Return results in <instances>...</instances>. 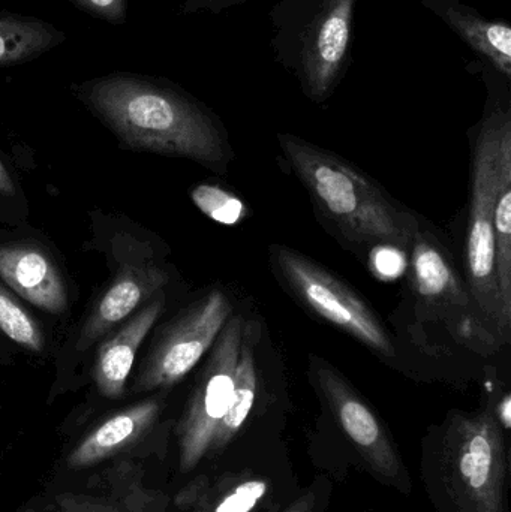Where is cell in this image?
<instances>
[{
  "label": "cell",
  "instance_id": "cell-7",
  "mask_svg": "<svg viewBox=\"0 0 511 512\" xmlns=\"http://www.w3.org/2000/svg\"><path fill=\"white\" fill-rule=\"evenodd\" d=\"M243 325L242 315H231L222 328L180 421V463L185 471L194 469L212 448L216 430L230 408Z\"/></svg>",
  "mask_w": 511,
  "mask_h": 512
},
{
  "label": "cell",
  "instance_id": "cell-20",
  "mask_svg": "<svg viewBox=\"0 0 511 512\" xmlns=\"http://www.w3.org/2000/svg\"><path fill=\"white\" fill-rule=\"evenodd\" d=\"M192 201L201 212L221 224H236L245 216V207L234 195L216 188L201 185L192 192Z\"/></svg>",
  "mask_w": 511,
  "mask_h": 512
},
{
  "label": "cell",
  "instance_id": "cell-17",
  "mask_svg": "<svg viewBox=\"0 0 511 512\" xmlns=\"http://www.w3.org/2000/svg\"><path fill=\"white\" fill-rule=\"evenodd\" d=\"M65 41V32L48 21L0 11V68L32 62Z\"/></svg>",
  "mask_w": 511,
  "mask_h": 512
},
{
  "label": "cell",
  "instance_id": "cell-16",
  "mask_svg": "<svg viewBox=\"0 0 511 512\" xmlns=\"http://www.w3.org/2000/svg\"><path fill=\"white\" fill-rule=\"evenodd\" d=\"M158 412V402L149 400L113 415L72 451L69 465L87 468L113 456L137 439L153 423Z\"/></svg>",
  "mask_w": 511,
  "mask_h": 512
},
{
  "label": "cell",
  "instance_id": "cell-11",
  "mask_svg": "<svg viewBox=\"0 0 511 512\" xmlns=\"http://www.w3.org/2000/svg\"><path fill=\"white\" fill-rule=\"evenodd\" d=\"M0 277L24 300L62 315L68 307L65 282L54 262L35 246H0Z\"/></svg>",
  "mask_w": 511,
  "mask_h": 512
},
{
  "label": "cell",
  "instance_id": "cell-22",
  "mask_svg": "<svg viewBox=\"0 0 511 512\" xmlns=\"http://www.w3.org/2000/svg\"><path fill=\"white\" fill-rule=\"evenodd\" d=\"M75 6L105 23L123 24L128 17V0H71Z\"/></svg>",
  "mask_w": 511,
  "mask_h": 512
},
{
  "label": "cell",
  "instance_id": "cell-6",
  "mask_svg": "<svg viewBox=\"0 0 511 512\" xmlns=\"http://www.w3.org/2000/svg\"><path fill=\"white\" fill-rule=\"evenodd\" d=\"M273 261L285 285L311 312L383 357L395 345L383 322L365 300L317 262L285 246L273 248Z\"/></svg>",
  "mask_w": 511,
  "mask_h": 512
},
{
  "label": "cell",
  "instance_id": "cell-18",
  "mask_svg": "<svg viewBox=\"0 0 511 512\" xmlns=\"http://www.w3.org/2000/svg\"><path fill=\"white\" fill-rule=\"evenodd\" d=\"M260 340V325L255 319L245 321L243 325L242 345L236 367V384L233 399L227 414L222 418L212 447L222 448L240 432L254 408L257 394L258 375L255 363V351Z\"/></svg>",
  "mask_w": 511,
  "mask_h": 512
},
{
  "label": "cell",
  "instance_id": "cell-12",
  "mask_svg": "<svg viewBox=\"0 0 511 512\" xmlns=\"http://www.w3.org/2000/svg\"><path fill=\"white\" fill-rule=\"evenodd\" d=\"M444 21L483 62L511 80V29L503 20L483 17L461 0H419Z\"/></svg>",
  "mask_w": 511,
  "mask_h": 512
},
{
  "label": "cell",
  "instance_id": "cell-13",
  "mask_svg": "<svg viewBox=\"0 0 511 512\" xmlns=\"http://www.w3.org/2000/svg\"><path fill=\"white\" fill-rule=\"evenodd\" d=\"M168 282V274L159 267H134L126 270L110 286L78 337L77 351L90 348L120 321L131 315L138 304L161 291Z\"/></svg>",
  "mask_w": 511,
  "mask_h": 512
},
{
  "label": "cell",
  "instance_id": "cell-3",
  "mask_svg": "<svg viewBox=\"0 0 511 512\" xmlns=\"http://www.w3.org/2000/svg\"><path fill=\"white\" fill-rule=\"evenodd\" d=\"M357 0H278L270 9V47L311 101H327L344 80L353 51Z\"/></svg>",
  "mask_w": 511,
  "mask_h": 512
},
{
  "label": "cell",
  "instance_id": "cell-21",
  "mask_svg": "<svg viewBox=\"0 0 511 512\" xmlns=\"http://www.w3.org/2000/svg\"><path fill=\"white\" fill-rule=\"evenodd\" d=\"M266 492L267 484L264 481H245L219 502L215 512H251Z\"/></svg>",
  "mask_w": 511,
  "mask_h": 512
},
{
  "label": "cell",
  "instance_id": "cell-2",
  "mask_svg": "<svg viewBox=\"0 0 511 512\" xmlns=\"http://www.w3.org/2000/svg\"><path fill=\"white\" fill-rule=\"evenodd\" d=\"M279 146L312 200L345 237L356 243L411 248L416 221L360 171L333 153L290 134L278 135Z\"/></svg>",
  "mask_w": 511,
  "mask_h": 512
},
{
  "label": "cell",
  "instance_id": "cell-24",
  "mask_svg": "<svg viewBox=\"0 0 511 512\" xmlns=\"http://www.w3.org/2000/svg\"><path fill=\"white\" fill-rule=\"evenodd\" d=\"M498 420L503 424L504 429L509 430L511 427V399L509 394L503 397L500 405H498Z\"/></svg>",
  "mask_w": 511,
  "mask_h": 512
},
{
  "label": "cell",
  "instance_id": "cell-15",
  "mask_svg": "<svg viewBox=\"0 0 511 512\" xmlns=\"http://www.w3.org/2000/svg\"><path fill=\"white\" fill-rule=\"evenodd\" d=\"M500 185L494 207L495 280L504 336L511 327V122L501 134L498 153Z\"/></svg>",
  "mask_w": 511,
  "mask_h": 512
},
{
  "label": "cell",
  "instance_id": "cell-25",
  "mask_svg": "<svg viewBox=\"0 0 511 512\" xmlns=\"http://www.w3.org/2000/svg\"><path fill=\"white\" fill-rule=\"evenodd\" d=\"M0 192L6 195L14 194V182H12L8 170L3 165L2 159H0Z\"/></svg>",
  "mask_w": 511,
  "mask_h": 512
},
{
  "label": "cell",
  "instance_id": "cell-4",
  "mask_svg": "<svg viewBox=\"0 0 511 512\" xmlns=\"http://www.w3.org/2000/svg\"><path fill=\"white\" fill-rule=\"evenodd\" d=\"M494 101L486 108L474 144L467 231L468 294L489 336L494 340H507L495 280L494 207L500 185L501 134L511 122V113L509 105H504L500 98Z\"/></svg>",
  "mask_w": 511,
  "mask_h": 512
},
{
  "label": "cell",
  "instance_id": "cell-1",
  "mask_svg": "<svg viewBox=\"0 0 511 512\" xmlns=\"http://www.w3.org/2000/svg\"><path fill=\"white\" fill-rule=\"evenodd\" d=\"M72 89L125 146L225 170L228 144L222 126L176 84L132 72H111Z\"/></svg>",
  "mask_w": 511,
  "mask_h": 512
},
{
  "label": "cell",
  "instance_id": "cell-26",
  "mask_svg": "<svg viewBox=\"0 0 511 512\" xmlns=\"http://www.w3.org/2000/svg\"><path fill=\"white\" fill-rule=\"evenodd\" d=\"M314 502V495H306L303 496L302 499H299L296 504L291 505V507L284 512H311L312 507H314Z\"/></svg>",
  "mask_w": 511,
  "mask_h": 512
},
{
  "label": "cell",
  "instance_id": "cell-23",
  "mask_svg": "<svg viewBox=\"0 0 511 512\" xmlns=\"http://www.w3.org/2000/svg\"><path fill=\"white\" fill-rule=\"evenodd\" d=\"M245 2L248 0H185L180 6V14L192 15L203 14V12L218 14L231 6L242 5Z\"/></svg>",
  "mask_w": 511,
  "mask_h": 512
},
{
  "label": "cell",
  "instance_id": "cell-5",
  "mask_svg": "<svg viewBox=\"0 0 511 512\" xmlns=\"http://www.w3.org/2000/svg\"><path fill=\"white\" fill-rule=\"evenodd\" d=\"M444 472L461 512H503L506 456L491 409L453 420L444 439Z\"/></svg>",
  "mask_w": 511,
  "mask_h": 512
},
{
  "label": "cell",
  "instance_id": "cell-9",
  "mask_svg": "<svg viewBox=\"0 0 511 512\" xmlns=\"http://www.w3.org/2000/svg\"><path fill=\"white\" fill-rule=\"evenodd\" d=\"M314 367L321 393L363 459L381 477L401 480V462L374 412L333 367L321 360Z\"/></svg>",
  "mask_w": 511,
  "mask_h": 512
},
{
  "label": "cell",
  "instance_id": "cell-8",
  "mask_svg": "<svg viewBox=\"0 0 511 512\" xmlns=\"http://www.w3.org/2000/svg\"><path fill=\"white\" fill-rule=\"evenodd\" d=\"M231 315L233 304L218 289L189 307L147 358L138 376V390L170 387L182 381L210 351Z\"/></svg>",
  "mask_w": 511,
  "mask_h": 512
},
{
  "label": "cell",
  "instance_id": "cell-10",
  "mask_svg": "<svg viewBox=\"0 0 511 512\" xmlns=\"http://www.w3.org/2000/svg\"><path fill=\"white\" fill-rule=\"evenodd\" d=\"M411 248L413 280L419 297L437 309L441 315L444 313L452 324L455 316H458L459 327H462V324L465 327L468 319L473 318L485 330L477 318L470 294L465 291L449 256L444 254L443 249L431 237L420 234L419 231Z\"/></svg>",
  "mask_w": 511,
  "mask_h": 512
},
{
  "label": "cell",
  "instance_id": "cell-19",
  "mask_svg": "<svg viewBox=\"0 0 511 512\" xmlns=\"http://www.w3.org/2000/svg\"><path fill=\"white\" fill-rule=\"evenodd\" d=\"M0 330L17 345L32 352L44 348V334L38 322L0 285Z\"/></svg>",
  "mask_w": 511,
  "mask_h": 512
},
{
  "label": "cell",
  "instance_id": "cell-14",
  "mask_svg": "<svg viewBox=\"0 0 511 512\" xmlns=\"http://www.w3.org/2000/svg\"><path fill=\"white\" fill-rule=\"evenodd\" d=\"M164 304V294H159V297H156L149 306L141 309L107 342L102 343L96 357L93 378H95L96 387L105 397L117 399L122 396L126 381L131 375L138 348L161 316Z\"/></svg>",
  "mask_w": 511,
  "mask_h": 512
}]
</instances>
